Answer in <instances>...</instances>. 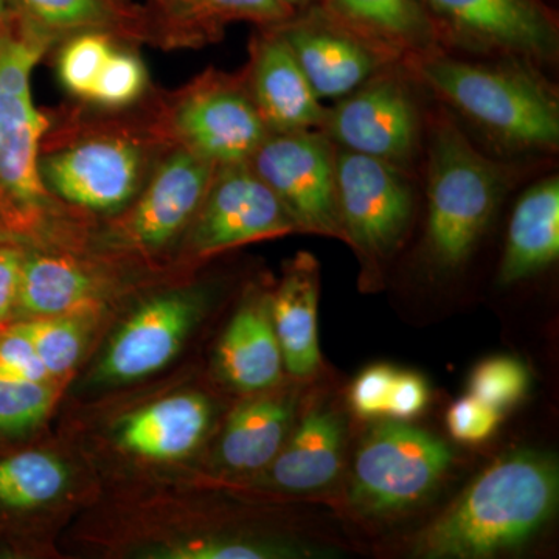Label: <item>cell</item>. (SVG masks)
<instances>
[{
    "mask_svg": "<svg viewBox=\"0 0 559 559\" xmlns=\"http://www.w3.org/2000/svg\"><path fill=\"white\" fill-rule=\"evenodd\" d=\"M409 176L389 162L337 148V204L348 245L367 261L400 248L414 213Z\"/></svg>",
    "mask_w": 559,
    "mask_h": 559,
    "instance_id": "8fae6325",
    "label": "cell"
},
{
    "mask_svg": "<svg viewBox=\"0 0 559 559\" xmlns=\"http://www.w3.org/2000/svg\"><path fill=\"white\" fill-rule=\"evenodd\" d=\"M154 119L73 121L47 132L39 173L55 200L95 213H116L134 201L160 157L171 150Z\"/></svg>",
    "mask_w": 559,
    "mask_h": 559,
    "instance_id": "3957f363",
    "label": "cell"
},
{
    "mask_svg": "<svg viewBox=\"0 0 559 559\" xmlns=\"http://www.w3.org/2000/svg\"><path fill=\"white\" fill-rule=\"evenodd\" d=\"M53 44L11 11L0 31V221L17 229L39 226L61 204L40 179V148L51 123L32 91L33 70Z\"/></svg>",
    "mask_w": 559,
    "mask_h": 559,
    "instance_id": "277c9868",
    "label": "cell"
},
{
    "mask_svg": "<svg viewBox=\"0 0 559 559\" xmlns=\"http://www.w3.org/2000/svg\"><path fill=\"white\" fill-rule=\"evenodd\" d=\"M9 7L22 24L55 43L81 32L148 39L146 17L117 0H9Z\"/></svg>",
    "mask_w": 559,
    "mask_h": 559,
    "instance_id": "cb8c5ba5",
    "label": "cell"
},
{
    "mask_svg": "<svg viewBox=\"0 0 559 559\" xmlns=\"http://www.w3.org/2000/svg\"><path fill=\"white\" fill-rule=\"evenodd\" d=\"M304 550L270 540L246 538H193L175 540L151 551L162 559H271L300 557Z\"/></svg>",
    "mask_w": 559,
    "mask_h": 559,
    "instance_id": "f546056e",
    "label": "cell"
},
{
    "mask_svg": "<svg viewBox=\"0 0 559 559\" xmlns=\"http://www.w3.org/2000/svg\"><path fill=\"white\" fill-rule=\"evenodd\" d=\"M224 380L235 389L259 392L282 377L283 356L271 319V297L250 299L231 319L218 347Z\"/></svg>",
    "mask_w": 559,
    "mask_h": 559,
    "instance_id": "603a6c76",
    "label": "cell"
},
{
    "mask_svg": "<svg viewBox=\"0 0 559 559\" xmlns=\"http://www.w3.org/2000/svg\"><path fill=\"white\" fill-rule=\"evenodd\" d=\"M395 66L381 70L326 110L322 131L340 148L409 173L421 142V116L409 84Z\"/></svg>",
    "mask_w": 559,
    "mask_h": 559,
    "instance_id": "30bf717a",
    "label": "cell"
},
{
    "mask_svg": "<svg viewBox=\"0 0 559 559\" xmlns=\"http://www.w3.org/2000/svg\"><path fill=\"white\" fill-rule=\"evenodd\" d=\"M318 310V261L310 253H300L271 297L272 325L283 366L294 377H311L320 367Z\"/></svg>",
    "mask_w": 559,
    "mask_h": 559,
    "instance_id": "d6986e66",
    "label": "cell"
},
{
    "mask_svg": "<svg viewBox=\"0 0 559 559\" xmlns=\"http://www.w3.org/2000/svg\"><path fill=\"white\" fill-rule=\"evenodd\" d=\"M9 0H0V31H2L3 24H5L7 17H9Z\"/></svg>",
    "mask_w": 559,
    "mask_h": 559,
    "instance_id": "ab89813d",
    "label": "cell"
},
{
    "mask_svg": "<svg viewBox=\"0 0 559 559\" xmlns=\"http://www.w3.org/2000/svg\"><path fill=\"white\" fill-rule=\"evenodd\" d=\"M344 421L336 412L316 407L294 430L270 465V484L280 491L310 495L329 488L344 457Z\"/></svg>",
    "mask_w": 559,
    "mask_h": 559,
    "instance_id": "ac0fdd59",
    "label": "cell"
},
{
    "mask_svg": "<svg viewBox=\"0 0 559 559\" xmlns=\"http://www.w3.org/2000/svg\"><path fill=\"white\" fill-rule=\"evenodd\" d=\"M297 11L280 0H180L160 7L148 20V39L164 47L204 46L218 39L224 25L248 21L261 27H275L296 16Z\"/></svg>",
    "mask_w": 559,
    "mask_h": 559,
    "instance_id": "44dd1931",
    "label": "cell"
},
{
    "mask_svg": "<svg viewBox=\"0 0 559 559\" xmlns=\"http://www.w3.org/2000/svg\"><path fill=\"white\" fill-rule=\"evenodd\" d=\"M290 396H261L230 415L219 443V459L238 473L263 469L282 450L294 415Z\"/></svg>",
    "mask_w": 559,
    "mask_h": 559,
    "instance_id": "484cf974",
    "label": "cell"
},
{
    "mask_svg": "<svg viewBox=\"0 0 559 559\" xmlns=\"http://www.w3.org/2000/svg\"><path fill=\"white\" fill-rule=\"evenodd\" d=\"M349 31L401 62L441 51V39L421 0H320Z\"/></svg>",
    "mask_w": 559,
    "mask_h": 559,
    "instance_id": "e0dca14e",
    "label": "cell"
},
{
    "mask_svg": "<svg viewBox=\"0 0 559 559\" xmlns=\"http://www.w3.org/2000/svg\"><path fill=\"white\" fill-rule=\"evenodd\" d=\"M49 381H31L0 373V429L24 430L38 425L53 406Z\"/></svg>",
    "mask_w": 559,
    "mask_h": 559,
    "instance_id": "1f68e13d",
    "label": "cell"
},
{
    "mask_svg": "<svg viewBox=\"0 0 559 559\" xmlns=\"http://www.w3.org/2000/svg\"><path fill=\"white\" fill-rule=\"evenodd\" d=\"M165 140L213 167L248 164L267 135L253 105L245 72L227 75L210 69L154 106Z\"/></svg>",
    "mask_w": 559,
    "mask_h": 559,
    "instance_id": "8992f818",
    "label": "cell"
},
{
    "mask_svg": "<svg viewBox=\"0 0 559 559\" xmlns=\"http://www.w3.org/2000/svg\"><path fill=\"white\" fill-rule=\"evenodd\" d=\"M20 329L31 337L50 378L68 373L79 362L84 347V330L76 320L50 316L21 323Z\"/></svg>",
    "mask_w": 559,
    "mask_h": 559,
    "instance_id": "f1b7e54d",
    "label": "cell"
},
{
    "mask_svg": "<svg viewBox=\"0 0 559 559\" xmlns=\"http://www.w3.org/2000/svg\"><path fill=\"white\" fill-rule=\"evenodd\" d=\"M100 289V278L81 261L58 253H33L22 261L16 301L25 312L50 318L90 307Z\"/></svg>",
    "mask_w": 559,
    "mask_h": 559,
    "instance_id": "d4e9b609",
    "label": "cell"
},
{
    "mask_svg": "<svg viewBox=\"0 0 559 559\" xmlns=\"http://www.w3.org/2000/svg\"><path fill=\"white\" fill-rule=\"evenodd\" d=\"M502 412L476 396H463L451 404L447 415L448 430L460 443L476 444L488 440L498 429Z\"/></svg>",
    "mask_w": 559,
    "mask_h": 559,
    "instance_id": "836d02e7",
    "label": "cell"
},
{
    "mask_svg": "<svg viewBox=\"0 0 559 559\" xmlns=\"http://www.w3.org/2000/svg\"><path fill=\"white\" fill-rule=\"evenodd\" d=\"M403 66L499 148L557 153L558 91L535 62L522 58L471 62L441 50Z\"/></svg>",
    "mask_w": 559,
    "mask_h": 559,
    "instance_id": "6da1fadb",
    "label": "cell"
},
{
    "mask_svg": "<svg viewBox=\"0 0 559 559\" xmlns=\"http://www.w3.org/2000/svg\"><path fill=\"white\" fill-rule=\"evenodd\" d=\"M452 451L432 433L400 421L367 433L353 465L349 499L366 514L411 509L428 498L451 468Z\"/></svg>",
    "mask_w": 559,
    "mask_h": 559,
    "instance_id": "52a82bcc",
    "label": "cell"
},
{
    "mask_svg": "<svg viewBox=\"0 0 559 559\" xmlns=\"http://www.w3.org/2000/svg\"><path fill=\"white\" fill-rule=\"evenodd\" d=\"M189 227L190 250L197 257L299 231L288 210L249 162L216 168Z\"/></svg>",
    "mask_w": 559,
    "mask_h": 559,
    "instance_id": "7c38bea8",
    "label": "cell"
},
{
    "mask_svg": "<svg viewBox=\"0 0 559 559\" xmlns=\"http://www.w3.org/2000/svg\"><path fill=\"white\" fill-rule=\"evenodd\" d=\"M0 373L31 381H49L50 377L33 347L31 337L14 326L0 336Z\"/></svg>",
    "mask_w": 559,
    "mask_h": 559,
    "instance_id": "d590c367",
    "label": "cell"
},
{
    "mask_svg": "<svg viewBox=\"0 0 559 559\" xmlns=\"http://www.w3.org/2000/svg\"><path fill=\"white\" fill-rule=\"evenodd\" d=\"M275 25L288 43L316 95L342 98L358 90L381 70L401 62L389 51L349 31L323 9Z\"/></svg>",
    "mask_w": 559,
    "mask_h": 559,
    "instance_id": "5bb4252c",
    "label": "cell"
},
{
    "mask_svg": "<svg viewBox=\"0 0 559 559\" xmlns=\"http://www.w3.org/2000/svg\"><path fill=\"white\" fill-rule=\"evenodd\" d=\"M280 2L285 3V5L300 13V11L311 9L316 3H320V0H280Z\"/></svg>",
    "mask_w": 559,
    "mask_h": 559,
    "instance_id": "f35d334b",
    "label": "cell"
},
{
    "mask_svg": "<svg viewBox=\"0 0 559 559\" xmlns=\"http://www.w3.org/2000/svg\"><path fill=\"white\" fill-rule=\"evenodd\" d=\"M22 261L24 255L21 250L0 246V319L5 318L16 304Z\"/></svg>",
    "mask_w": 559,
    "mask_h": 559,
    "instance_id": "74e56055",
    "label": "cell"
},
{
    "mask_svg": "<svg viewBox=\"0 0 559 559\" xmlns=\"http://www.w3.org/2000/svg\"><path fill=\"white\" fill-rule=\"evenodd\" d=\"M216 167L189 151L168 150L145 186L112 227V245L153 253L189 229L207 193Z\"/></svg>",
    "mask_w": 559,
    "mask_h": 559,
    "instance_id": "4fadbf2b",
    "label": "cell"
},
{
    "mask_svg": "<svg viewBox=\"0 0 559 559\" xmlns=\"http://www.w3.org/2000/svg\"><path fill=\"white\" fill-rule=\"evenodd\" d=\"M554 460L536 452L506 455L477 477L450 510L421 533L426 558H487L532 539L558 506Z\"/></svg>",
    "mask_w": 559,
    "mask_h": 559,
    "instance_id": "7a4b0ae2",
    "label": "cell"
},
{
    "mask_svg": "<svg viewBox=\"0 0 559 559\" xmlns=\"http://www.w3.org/2000/svg\"><path fill=\"white\" fill-rule=\"evenodd\" d=\"M116 36L106 32H81L69 36L58 55V80L73 97L87 100L103 66L116 49Z\"/></svg>",
    "mask_w": 559,
    "mask_h": 559,
    "instance_id": "83f0119b",
    "label": "cell"
},
{
    "mask_svg": "<svg viewBox=\"0 0 559 559\" xmlns=\"http://www.w3.org/2000/svg\"><path fill=\"white\" fill-rule=\"evenodd\" d=\"M200 305L189 290H175L143 304L110 342L98 367V380L119 384L164 369L189 336Z\"/></svg>",
    "mask_w": 559,
    "mask_h": 559,
    "instance_id": "9a60e30c",
    "label": "cell"
},
{
    "mask_svg": "<svg viewBox=\"0 0 559 559\" xmlns=\"http://www.w3.org/2000/svg\"><path fill=\"white\" fill-rule=\"evenodd\" d=\"M559 257V179L539 180L511 213L498 280L509 286L547 270Z\"/></svg>",
    "mask_w": 559,
    "mask_h": 559,
    "instance_id": "ffe728a7",
    "label": "cell"
},
{
    "mask_svg": "<svg viewBox=\"0 0 559 559\" xmlns=\"http://www.w3.org/2000/svg\"><path fill=\"white\" fill-rule=\"evenodd\" d=\"M117 2L127 3L128 0H117ZM153 2H156L160 9V7L171 5V3L180 2V0H153Z\"/></svg>",
    "mask_w": 559,
    "mask_h": 559,
    "instance_id": "60d3db41",
    "label": "cell"
},
{
    "mask_svg": "<svg viewBox=\"0 0 559 559\" xmlns=\"http://www.w3.org/2000/svg\"><path fill=\"white\" fill-rule=\"evenodd\" d=\"M441 44L544 64L559 53L558 21L540 0H421Z\"/></svg>",
    "mask_w": 559,
    "mask_h": 559,
    "instance_id": "9c48e42d",
    "label": "cell"
},
{
    "mask_svg": "<svg viewBox=\"0 0 559 559\" xmlns=\"http://www.w3.org/2000/svg\"><path fill=\"white\" fill-rule=\"evenodd\" d=\"M399 371L393 367L371 366L362 371L349 392V403L360 418L385 417L390 390Z\"/></svg>",
    "mask_w": 559,
    "mask_h": 559,
    "instance_id": "e575fe53",
    "label": "cell"
},
{
    "mask_svg": "<svg viewBox=\"0 0 559 559\" xmlns=\"http://www.w3.org/2000/svg\"><path fill=\"white\" fill-rule=\"evenodd\" d=\"M253 105L270 132L322 130L325 106L275 27L259 33L245 70Z\"/></svg>",
    "mask_w": 559,
    "mask_h": 559,
    "instance_id": "2e32d148",
    "label": "cell"
},
{
    "mask_svg": "<svg viewBox=\"0 0 559 559\" xmlns=\"http://www.w3.org/2000/svg\"><path fill=\"white\" fill-rule=\"evenodd\" d=\"M64 463L47 452L28 451L0 462V503L35 509L60 498L68 487Z\"/></svg>",
    "mask_w": 559,
    "mask_h": 559,
    "instance_id": "4316f807",
    "label": "cell"
},
{
    "mask_svg": "<svg viewBox=\"0 0 559 559\" xmlns=\"http://www.w3.org/2000/svg\"><path fill=\"white\" fill-rule=\"evenodd\" d=\"M429 403V389L426 381L418 374L404 371L396 373L390 390L385 417L409 419L421 414Z\"/></svg>",
    "mask_w": 559,
    "mask_h": 559,
    "instance_id": "8d00e7d4",
    "label": "cell"
},
{
    "mask_svg": "<svg viewBox=\"0 0 559 559\" xmlns=\"http://www.w3.org/2000/svg\"><path fill=\"white\" fill-rule=\"evenodd\" d=\"M210 415L204 396L194 393L168 396L124 418L120 444L139 457H186L207 432Z\"/></svg>",
    "mask_w": 559,
    "mask_h": 559,
    "instance_id": "7402d4cb",
    "label": "cell"
},
{
    "mask_svg": "<svg viewBox=\"0 0 559 559\" xmlns=\"http://www.w3.org/2000/svg\"><path fill=\"white\" fill-rule=\"evenodd\" d=\"M336 151L322 130L267 132L249 165L299 231L347 242L337 204Z\"/></svg>",
    "mask_w": 559,
    "mask_h": 559,
    "instance_id": "ba28073f",
    "label": "cell"
},
{
    "mask_svg": "<svg viewBox=\"0 0 559 559\" xmlns=\"http://www.w3.org/2000/svg\"><path fill=\"white\" fill-rule=\"evenodd\" d=\"M530 388L527 367L509 356L480 362L471 374L469 393L500 412L524 399Z\"/></svg>",
    "mask_w": 559,
    "mask_h": 559,
    "instance_id": "d6a6232c",
    "label": "cell"
},
{
    "mask_svg": "<svg viewBox=\"0 0 559 559\" xmlns=\"http://www.w3.org/2000/svg\"><path fill=\"white\" fill-rule=\"evenodd\" d=\"M146 84L148 73L139 55L116 47L103 66L86 102L106 109L128 108L142 98Z\"/></svg>",
    "mask_w": 559,
    "mask_h": 559,
    "instance_id": "4dcf8cb0",
    "label": "cell"
},
{
    "mask_svg": "<svg viewBox=\"0 0 559 559\" xmlns=\"http://www.w3.org/2000/svg\"><path fill=\"white\" fill-rule=\"evenodd\" d=\"M514 171L469 142L447 109L430 123L426 252L441 271L469 259Z\"/></svg>",
    "mask_w": 559,
    "mask_h": 559,
    "instance_id": "5b68a950",
    "label": "cell"
}]
</instances>
